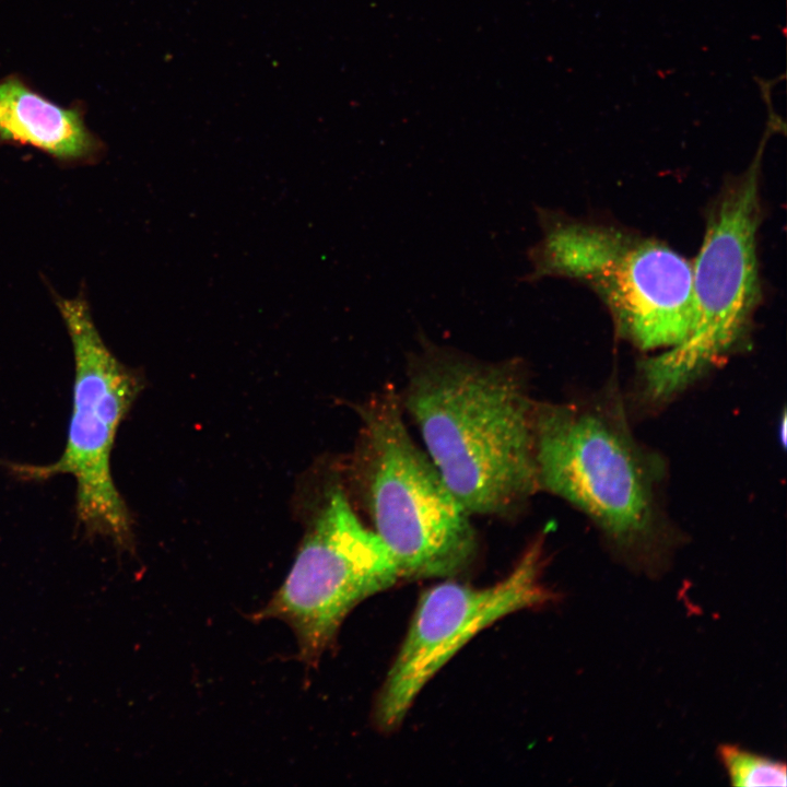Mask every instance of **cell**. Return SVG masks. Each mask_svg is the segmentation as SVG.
Masks as SVG:
<instances>
[{"label":"cell","instance_id":"3957f363","mask_svg":"<svg viewBox=\"0 0 787 787\" xmlns=\"http://www.w3.org/2000/svg\"><path fill=\"white\" fill-rule=\"evenodd\" d=\"M542 237L527 250L521 282L565 278L604 303L620 337L639 350L669 349L691 329L692 263L668 245L614 226L536 208Z\"/></svg>","mask_w":787,"mask_h":787},{"label":"cell","instance_id":"30bf717a","mask_svg":"<svg viewBox=\"0 0 787 787\" xmlns=\"http://www.w3.org/2000/svg\"><path fill=\"white\" fill-rule=\"evenodd\" d=\"M717 755L733 786H785L786 764L735 744H720Z\"/></svg>","mask_w":787,"mask_h":787},{"label":"cell","instance_id":"277c9868","mask_svg":"<svg viewBox=\"0 0 787 787\" xmlns=\"http://www.w3.org/2000/svg\"><path fill=\"white\" fill-rule=\"evenodd\" d=\"M360 472L374 531L400 577L458 574L477 552L470 514L411 437L401 397L385 387L364 402Z\"/></svg>","mask_w":787,"mask_h":787},{"label":"cell","instance_id":"ba28073f","mask_svg":"<svg viewBox=\"0 0 787 787\" xmlns=\"http://www.w3.org/2000/svg\"><path fill=\"white\" fill-rule=\"evenodd\" d=\"M543 547L541 536L494 585L477 588L444 582L423 592L378 696L376 720L380 728L399 726L424 685L482 630L510 613L557 597L542 583Z\"/></svg>","mask_w":787,"mask_h":787},{"label":"cell","instance_id":"5b68a950","mask_svg":"<svg viewBox=\"0 0 787 787\" xmlns=\"http://www.w3.org/2000/svg\"><path fill=\"white\" fill-rule=\"evenodd\" d=\"M762 150L719 195L692 263L693 317L680 344L647 359L642 393L662 403L731 354L744 340L761 299L756 236L761 223Z\"/></svg>","mask_w":787,"mask_h":787},{"label":"cell","instance_id":"6da1fadb","mask_svg":"<svg viewBox=\"0 0 787 787\" xmlns=\"http://www.w3.org/2000/svg\"><path fill=\"white\" fill-rule=\"evenodd\" d=\"M403 410L470 515L512 516L539 490L536 408L519 359L483 361L420 333Z\"/></svg>","mask_w":787,"mask_h":787},{"label":"cell","instance_id":"8992f818","mask_svg":"<svg viewBox=\"0 0 787 787\" xmlns=\"http://www.w3.org/2000/svg\"><path fill=\"white\" fill-rule=\"evenodd\" d=\"M69 333L74 380L67 443L61 456L45 466L14 465L24 479L69 474L75 481V513L89 536L132 544V520L110 470L118 427L140 391V378L109 351L96 329L86 298L57 297Z\"/></svg>","mask_w":787,"mask_h":787},{"label":"cell","instance_id":"52a82bcc","mask_svg":"<svg viewBox=\"0 0 787 787\" xmlns=\"http://www.w3.org/2000/svg\"><path fill=\"white\" fill-rule=\"evenodd\" d=\"M400 574L389 550L334 488L305 536L283 584L252 620L279 619L294 632L298 658L317 665L341 623Z\"/></svg>","mask_w":787,"mask_h":787},{"label":"cell","instance_id":"9c48e42d","mask_svg":"<svg viewBox=\"0 0 787 787\" xmlns=\"http://www.w3.org/2000/svg\"><path fill=\"white\" fill-rule=\"evenodd\" d=\"M38 149L63 164L92 163L104 144L84 121L81 106H60L20 75L0 80V144Z\"/></svg>","mask_w":787,"mask_h":787},{"label":"cell","instance_id":"7a4b0ae2","mask_svg":"<svg viewBox=\"0 0 787 787\" xmlns=\"http://www.w3.org/2000/svg\"><path fill=\"white\" fill-rule=\"evenodd\" d=\"M539 490L586 514L630 565L660 571L674 545L661 514V463L639 446L620 407L538 402Z\"/></svg>","mask_w":787,"mask_h":787}]
</instances>
